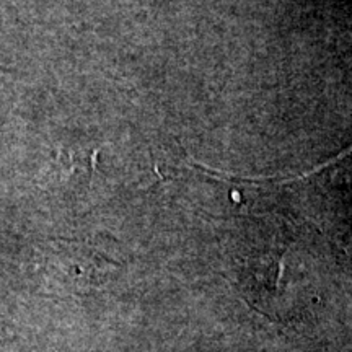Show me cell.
Wrapping results in <instances>:
<instances>
[{"label": "cell", "instance_id": "6da1fadb", "mask_svg": "<svg viewBox=\"0 0 352 352\" xmlns=\"http://www.w3.org/2000/svg\"><path fill=\"white\" fill-rule=\"evenodd\" d=\"M96 254L82 252L74 246L54 245L43 254V270L50 279L65 284L69 287L80 289L94 283V261Z\"/></svg>", "mask_w": 352, "mask_h": 352}]
</instances>
